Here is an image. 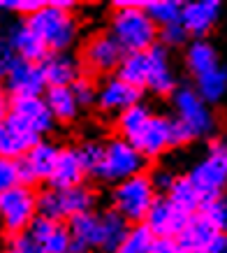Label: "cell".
Wrapping results in <instances>:
<instances>
[{
	"label": "cell",
	"mask_w": 227,
	"mask_h": 253,
	"mask_svg": "<svg viewBox=\"0 0 227 253\" xmlns=\"http://www.w3.org/2000/svg\"><path fill=\"white\" fill-rule=\"evenodd\" d=\"M112 38L118 42L123 54H146L155 46L158 26L149 19L144 7L116 9L112 19Z\"/></svg>",
	"instance_id": "6da1fadb"
},
{
	"label": "cell",
	"mask_w": 227,
	"mask_h": 253,
	"mask_svg": "<svg viewBox=\"0 0 227 253\" xmlns=\"http://www.w3.org/2000/svg\"><path fill=\"white\" fill-rule=\"evenodd\" d=\"M26 23L44 42L49 54L68 51V46H72V42L76 40V21L72 19V14L56 9L49 2L42 9H38L35 14L26 16Z\"/></svg>",
	"instance_id": "7a4b0ae2"
},
{
	"label": "cell",
	"mask_w": 227,
	"mask_h": 253,
	"mask_svg": "<svg viewBox=\"0 0 227 253\" xmlns=\"http://www.w3.org/2000/svg\"><path fill=\"white\" fill-rule=\"evenodd\" d=\"M95 205V195L86 186H76L68 191L46 188L38 195V216L49 218L53 223H61L63 218H72L79 214H88Z\"/></svg>",
	"instance_id": "3957f363"
},
{
	"label": "cell",
	"mask_w": 227,
	"mask_h": 253,
	"mask_svg": "<svg viewBox=\"0 0 227 253\" xmlns=\"http://www.w3.org/2000/svg\"><path fill=\"white\" fill-rule=\"evenodd\" d=\"M114 211L125 218V221H146L153 202L158 200V193L153 188L151 179L146 174H137L132 179H125L114 188Z\"/></svg>",
	"instance_id": "277c9868"
},
{
	"label": "cell",
	"mask_w": 227,
	"mask_h": 253,
	"mask_svg": "<svg viewBox=\"0 0 227 253\" xmlns=\"http://www.w3.org/2000/svg\"><path fill=\"white\" fill-rule=\"evenodd\" d=\"M146 158L128 139L114 137L105 144V156H102V165L98 169V179L102 181H114L121 184L125 179H132L137 174H144Z\"/></svg>",
	"instance_id": "5b68a950"
},
{
	"label": "cell",
	"mask_w": 227,
	"mask_h": 253,
	"mask_svg": "<svg viewBox=\"0 0 227 253\" xmlns=\"http://www.w3.org/2000/svg\"><path fill=\"white\" fill-rule=\"evenodd\" d=\"M186 142H190V135L183 130L174 119L151 114V119L146 121L142 132L130 144L149 161V158H158L160 154H165L169 146H179V144H186Z\"/></svg>",
	"instance_id": "8992f818"
},
{
	"label": "cell",
	"mask_w": 227,
	"mask_h": 253,
	"mask_svg": "<svg viewBox=\"0 0 227 253\" xmlns=\"http://www.w3.org/2000/svg\"><path fill=\"white\" fill-rule=\"evenodd\" d=\"M38 218V195L31 186H16L0 195V228L9 237L23 235Z\"/></svg>",
	"instance_id": "52a82bcc"
},
{
	"label": "cell",
	"mask_w": 227,
	"mask_h": 253,
	"mask_svg": "<svg viewBox=\"0 0 227 253\" xmlns=\"http://www.w3.org/2000/svg\"><path fill=\"white\" fill-rule=\"evenodd\" d=\"M174 121L190 135V139L204 137L216 128L211 107L199 98L192 86H181L174 91Z\"/></svg>",
	"instance_id": "ba28073f"
},
{
	"label": "cell",
	"mask_w": 227,
	"mask_h": 253,
	"mask_svg": "<svg viewBox=\"0 0 227 253\" xmlns=\"http://www.w3.org/2000/svg\"><path fill=\"white\" fill-rule=\"evenodd\" d=\"M188 179L195 184L204 200L223 195L227 186V142L211 144L204 158L190 169Z\"/></svg>",
	"instance_id": "9c48e42d"
},
{
	"label": "cell",
	"mask_w": 227,
	"mask_h": 253,
	"mask_svg": "<svg viewBox=\"0 0 227 253\" xmlns=\"http://www.w3.org/2000/svg\"><path fill=\"white\" fill-rule=\"evenodd\" d=\"M5 88L12 93V98H39L46 91L42 65L16 58L5 75Z\"/></svg>",
	"instance_id": "30bf717a"
},
{
	"label": "cell",
	"mask_w": 227,
	"mask_h": 253,
	"mask_svg": "<svg viewBox=\"0 0 227 253\" xmlns=\"http://www.w3.org/2000/svg\"><path fill=\"white\" fill-rule=\"evenodd\" d=\"M7 114L16 119L23 128H28L33 135H38L39 139H42V135L51 130L53 123H56L42 95L39 98H12Z\"/></svg>",
	"instance_id": "8fae6325"
},
{
	"label": "cell",
	"mask_w": 227,
	"mask_h": 253,
	"mask_svg": "<svg viewBox=\"0 0 227 253\" xmlns=\"http://www.w3.org/2000/svg\"><path fill=\"white\" fill-rule=\"evenodd\" d=\"M58 154H61V149L56 144L39 139L38 144L19 161V165H21V184L31 186L35 181H49V176L56 168V161H58Z\"/></svg>",
	"instance_id": "7c38bea8"
},
{
	"label": "cell",
	"mask_w": 227,
	"mask_h": 253,
	"mask_svg": "<svg viewBox=\"0 0 227 253\" xmlns=\"http://www.w3.org/2000/svg\"><path fill=\"white\" fill-rule=\"evenodd\" d=\"M188 218L190 216H186L181 209H176L167 198H158L153 202L144 225L153 232L155 239H176V235L183 230Z\"/></svg>",
	"instance_id": "4fadbf2b"
},
{
	"label": "cell",
	"mask_w": 227,
	"mask_h": 253,
	"mask_svg": "<svg viewBox=\"0 0 227 253\" xmlns=\"http://www.w3.org/2000/svg\"><path fill=\"white\" fill-rule=\"evenodd\" d=\"M123 49L118 46V42L112 38V33H100L95 38L88 40V44L83 49V61L86 68L93 72H112L118 70L123 61Z\"/></svg>",
	"instance_id": "5bb4252c"
},
{
	"label": "cell",
	"mask_w": 227,
	"mask_h": 253,
	"mask_svg": "<svg viewBox=\"0 0 227 253\" xmlns=\"http://www.w3.org/2000/svg\"><path fill=\"white\" fill-rule=\"evenodd\" d=\"M5 42L9 44L12 54L19 61H28V63H42L49 56V49L44 46V42L31 31V26L26 21H14L9 23L7 28V38Z\"/></svg>",
	"instance_id": "9a60e30c"
},
{
	"label": "cell",
	"mask_w": 227,
	"mask_h": 253,
	"mask_svg": "<svg viewBox=\"0 0 227 253\" xmlns=\"http://www.w3.org/2000/svg\"><path fill=\"white\" fill-rule=\"evenodd\" d=\"M38 142H39L38 135H33L28 128H23L21 123L12 119L9 114L5 121L0 123V158L21 161Z\"/></svg>",
	"instance_id": "2e32d148"
},
{
	"label": "cell",
	"mask_w": 227,
	"mask_h": 253,
	"mask_svg": "<svg viewBox=\"0 0 227 253\" xmlns=\"http://www.w3.org/2000/svg\"><path fill=\"white\" fill-rule=\"evenodd\" d=\"M220 2L218 0H192L181 7V26L188 35H195L197 40L206 35L218 21Z\"/></svg>",
	"instance_id": "e0dca14e"
},
{
	"label": "cell",
	"mask_w": 227,
	"mask_h": 253,
	"mask_svg": "<svg viewBox=\"0 0 227 253\" xmlns=\"http://www.w3.org/2000/svg\"><path fill=\"white\" fill-rule=\"evenodd\" d=\"M216 235L218 232L206 223V218L202 214L190 216L186 225H183V230L174 239L176 253H209V246H211Z\"/></svg>",
	"instance_id": "ac0fdd59"
},
{
	"label": "cell",
	"mask_w": 227,
	"mask_h": 253,
	"mask_svg": "<svg viewBox=\"0 0 227 253\" xmlns=\"http://www.w3.org/2000/svg\"><path fill=\"white\" fill-rule=\"evenodd\" d=\"M139 95H142V91L132 88V86L125 84V82H121L118 77H112V79H107L105 84L98 88V98H95V102L100 105L102 112L123 114L125 109L135 107L137 102H139Z\"/></svg>",
	"instance_id": "d6986e66"
},
{
	"label": "cell",
	"mask_w": 227,
	"mask_h": 253,
	"mask_svg": "<svg viewBox=\"0 0 227 253\" xmlns=\"http://www.w3.org/2000/svg\"><path fill=\"white\" fill-rule=\"evenodd\" d=\"M70 253H91L100 246V216L93 211L72 216L68 221Z\"/></svg>",
	"instance_id": "ffe728a7"
},
{
	"label": "cell",
	"mask_w": 227,
	"mask_h": 253,
	"mask_svg": "<svg viewBox=\"0 0 227 253\" xmlns=\"http://www.w3.org/2000/svg\"><path fill=\"white\" fill-rule=\"evenodd\" d=\"M146 56H149V82H146V88H151L158 95L174 93L176 77H174V70H172V63H169L167 49L155 44L153 49L146 51Z\"/></svg>",
	"instance_id": "44dd1931"
},
{
	"label": "cell",
	"mask_w": 227,
	"mask_h": 253,
	"mask_svg": "<svg viewBox=\"0 0 227 253\" xmlns=\"http://www.w3.org/2000/svg\"><path fill=\"white\" fill-rule=\"evenodd\" d=\"M39 65H42V72H44L46 88L72 86L76 79L81 77L79 75V63L68 51H63V54H49Z\"/></svg>",
	"instance_id": "7402d4cb"
},
{
	"label": "cell",
	"mask_w": 227,
	"mask_h": 253,
	"mask_svg": "<svg viewBox=\"0 0 227 253\" xmlns=\"http://www.w3.org/2000/svg\"><path fill=\"white\" fill-rule=\"evenodd\" d=\"M83 176H86V169H83L81 161H79L76 149H61L56 168H53L51 176H49L51 188H58V191L76 188V186H81Z\"/></svg>",
	"instance_id": "603a6c76"
},
{
	"label": "cell",
	"mask_w": 227,
	"mask_h": 253,
	"mask_svg": "<svg viewBox=\"0 0 227 253\" xmlns=\"http://www.w3.org/2000/svg\"><path fill=\"white\" fill-rule=\"evenodd\" d=\"M128 221L123 218L118 211H105L100 216V251L102 253H116L118 246L123 244V239L128 237Z\"/></svg>",
	"instance_id": "cb8c5ba5"
},
{
	"label": "cell",
	"mask_w": 227,
	"mask_h": 253,
	"mask_svg": "<svg viewBox=\"0 0 227 253\" xmlns=\"http://www.w3.org/2000/svg\"><path fill=\"white\" fill-rule=\"evenodd\" d=\"M167 200L174 205L176 209H181L186 216H195L199 214V209L204 205V198L202 193L195 188V184L190 181L188 176H176L174 186L167 193Z\"/></svg>",
	"instance_id": "d4e9b609"
},
{
	"label": "cell",
	"mask_w": 227,
	"mask_h": 253,
	"mask_svg": "<svg viewBox=\"0 0 227 253\" xmlns=\"http://www.w3.org/2000/svg\"><path fill=\"white\" fill-rule=\"evenodd\" d=\"M44 102L49 112H51L53 121L70 123L75 121L79 114V105H76L72 88L70 86H61V88H46L44 91Z\"/></svg>",
	"instance_id": "484cf974"
},
{
	"label": "cell",
	"mask_w": 227,
	"mask_h": 253,
	"mask_svg": "<svg viewBox=\"0 0 227 253\" xmlns=\"http://www.w3.org/2000/svg\"><path fill=\"white\" fill-rule=\"evenodd\" d=\"M186 63L188 70L197 77H202L206 72H211L213 68H218V54H216V46L209 44L206 40H195L186 51Z\"/></svg>",
	"instance_id": "4316f807"
},
{
	"label": "cell",
	"mask_w": 227,
	"mask_h": 253,
	"mask_svg": "<svg viewBox=\"0 0 227 253\" xmlns=\"http://www.w3.org/2000/svg\"><path fill=\"white\" fill-rule=\"evenodd\" d=\"M118 79L142 91L149 82V56L146 54H125L118 65Z\"/></svg>",
	"instance_id": "83f0119b"
},
{
	"label": "cell",
	"mask_w": 227,
	"mask_h": 253,
	"mask_svg": "<svg viewBox=\"0 0 227 253\" xmlns=\"http://www.w3.org/2000/svg\"><path fill=\"white\" fill-rule=\"evenodd\" d=\"M195 91L199 93V98L204 100L206 105L223 100V95L227 93V70L223 68V65H218V68H213L211 72L197 77Z\"/></svg>",
	"instance_id": "f1b7e54d"
},
{
	"label": "cell",
	"mask_w": 227,
	"mask_h": 253,
	"mask_svg": "<svg viewBox=\"0 0 227 253\" xmlns=\"http://www.w3.org/2000/svg\"><path fill=\"white\" fill-rule=\"evenodd\" d=\"M181 7L183 5L176 2V0H153V2H144V12L160 28L172 26V23H181Z\"/></svg>",
	"instance_id": "f546056e"
},
{
	"label": "cell",
	"mask_w": 227,
	"mask_h": 253,
	"mask_svg": "<svg viewBox=\"0 0 227 253\" xmlns=\"http://www.w3.org/2000/svg\"><path fill=\"white\" fill-rule=\"evenodd\" d=\"M149 119H151V112H149V107H144L142 102H137L135 107L125 109L123 114H118V130H121V137L132 142V139L142 132V128L146 126Z\"/></svg>",
	"instance_id": "4dcf8cb0"
},
{
	"label": "cell",
	"mask_w": 227,
	"mask_h": 253,
	"mask_svg": "<svg viewBox=\"0 0 227 253\" xmlns=\"http://www.w3.org/2000/svg\"><path fill=\"white\" fill-rule=\"evenodd\" d=\"M199 214L206 218L216 232H227V195H216V198L204 200V205L199 209Z\"/></svg>",
	"instance_id": "1f68e13d"
},
{
	"label": "cell",
	"mask_w": 227,
	"mask_h": 253,
	"mask_svg": "<svg viewBox=\"0 0 227 253\" xmlns=\"http://www.w3.org/2000/svg\"><path fill=\"white\" fill-rule=\"evenodd\" d=\"M153 232L146 228L144 223H139L137 228L128 230V237L123 239V244L118 246L116 253H151L153 246Z\"/></svg>",
	"instance_id": "d6a6232c"
},
{
	"label": "cell",
	"mask_w": 227,
	"mask_h": 253,
	"mask_svg": "<svg viewBox=\"0 0 227 253\" xmlns=\"http://www.w3.org/2000/svg\"><path fill=\"white\" fill-rule=\"evenodd\" d=\"M76 154H79V161H81L86 174H93V176L98 174L100 165H102V156H105V144H100V142H83L76 149Z\"/></svg>",
	"instance_id": "836d02e7"
},
{
	"label": "cell",
	"mask_w": 227,
	"mask_h": 253,
	"mask_svg": "<svg viewBox=\"0 0 227 253\" xmlns=\"http://www.w3.org/2000/svg\"><path fill=\"white\" fill-rule=\"evenodd\" d=\"M38 246L42 249V253H70L68 228H63L61 223H56V228H53Z\"/></svg>",
	"instance_id": "e575fe53"
},
{
	"label": "cell",
	"mask_w": 227,
	"mask_h": 253,
	"mask_svg": "<svg viewBox=\"0 0 227 253\" xmlns=\"http://www.w3.org/2000/svg\"><path fill=\"white\" fill-rule=\"evenodd\" d=\"M21 186V165L19 161L0 158V195Z\"/></svg>",
	"instance_id": "d590c367"
},
{
	"label": "cell",
	"mask_w": 227,
	"mask_h": 253,
	"mask_svg": "<svg viewBox=\"0 0 227 253\" xmlns=\"http://www.w3.org/2000/svg\"><path fill=\"white\" fill-rule=\"evenodd\" d=\"M70 88H72V95H75L79 107H88V105H93L95 98H98V88H95V84L86 77H79Z\"/></svg>",
	"instance_id": "8d00e7d4"
},
{
	"label": "cell",
	"mask_w": 227,
	"mask_h": 253,
	"mask_svg": "<svg viewBox=\"0 0 227 253\" xmlns=\"http://www.w3.org/2000/svg\"><path fill=\"white\" fill-rule=\"evenodd\" d=\"M160 40H162L165 49L167 46H181L188 40V33H186V28H183L181 23H172V26L160 28Z\"/></svg>",
	"instance_id": "74e56055"
},
{
	"label": "cell",
	"mask_w": 227,
	"mask_h": 253,
	"mask_svg": "<svg viewBox=\"0 0 227 253\" xmlns=\"http://www.w3.org/2000/svg\"><path fill=\"white\" fill-rule=\"evenodd\" d=\"M149 179H151V184L153 188H155V193L162 191V193H169V188L174 186L176 181V176L172 169H167V168H158V169H153L151 174H149Z\"/></svg>",
	"instance_id": "f35d334b"
},
{
	"label": "cell",
	"mask_w": 227,
	"mask_h": 253,
	"mask_svg": "<svg viewBox=\"0 0 227 253\" xmlns=\"http://www.w3.org/2000/svg\"><path fill=\"white\" fill-rule=\"evenodd\" d=\"M7 253H42L35 242H33L26 232L23 235H16V237H9V244H7Z\"/></svg>",
	"instance_id": "ab89813d"
},
{
	"label": "cell",
	"mask_w": 227,
	"mask_h": 253,
	"mask_svg": "<svg viewBox=\"0 0 227 253\" xmlns=\"http://www.w3.org/2000/svg\"><path fill=\"white\" fill-rule=\"evenodd\" d=\"M44 5L46 2H39V0H14V2L9 0V2H0V9H12V12H21V14L31 16Z\"/></svg>",
	"instance_id": "60d3db41"
},
{
	"label": "cell",
	"mask_w": 227,
	"mask_h": 253,
	"mask_svg": "<svg viewBox=\"0 0 227 253\" xmlns=\"http://www.w3.org/2000/svg\"><path fill=\"white\" fill-rule=\"evenodd\" d=\"M16 61V56L12 54V49H9V44L5 42V40H0V77L5 79V75L9 72V68H12V63Z\"/></svg>",
	"instance_id": "b9f144b4"
},
{
	"label": "cell",
	"mask_w": 227,
	"mask_h": 253,
	"mask_svg": "<svg viewBox=\"0 0 227 253\" xmlns=\"http://www.w3.org/2000/svg\"><path fill=\"white\" fill-rule=\"evenodd\" d=\"M151 253H176L174 239H153Z\"/></svg>",
	"instance_id": "7bdbcfd3"
},
{
	"label": "cell",
	"mask_w": 227,
	"mask_h": 253,
	"mask_svg": "<svg viewBox=\"0 0 227 253\" xmlns=\"http://www.w3.org/2000/svg\"><path fill=\"white\" fill-rule=\"evenodd\" d=\"M209 253H227V232H218L213 237L211 246H209Z\"/></svg>",
	"instance_id": "ee69618b"
},
{
	"label": "cell",
	"mask_w": 227,
	"mask_h": 253,
	"mask_svg": "<svg viewBox=\"0 0 227 253\" xmlns=\"http://www.w3.org/2000/svg\"><path fill=\"white\" fill-rule=\"evenodd\" d=\"M7 112H9V100L5 95V91H2V86H0V123L7 119Z\"/></svg>",
	"instance_id": "f6af8a7d"
},
{
	"label": "cell",
	"mask_w": 227,
	"mask_h": 253,
	"mask_svg": "<svg viewBox=\"0 0 227 253\" xmlns=\"http://www.w3.org/2000/svg\"><path fill=\"white\" fill-rule=\"evenodd\" d=\"M49 5H53L56 9H63V12H70V9L75 7L72 0H56V2H49Z\"/></svg>",
	"instance_id": "bcb514c9"
}]
</instances>
